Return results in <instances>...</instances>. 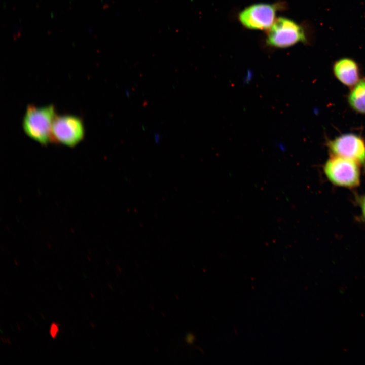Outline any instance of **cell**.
<instances>
[{
    "instance_id": "1",
    "label": "cell",
    "mask_w": 365,
    "mask_h": 365,
    "mask_svg": "<svg viewBox=\"0 0 365 365\" xmlns=\"http://www.w3.org/2000/svg\"><path fill=\"white\" fill-rule=\"evenodd\" d=\"M56 115L53 104L41 106L28 104L22 121L24 133L41 145L47 146L51 143V129Z\"/></svg>"
},
{
    "instance_id": "2",
    "label": "cell",
    "mask_w": 365,
    "mask_h": 365,
    "mask_svg": "<svg viewBox=\"0 0 365 365\" xmlns=\"http://www.w3.org/2000/svg\"><path fill=\"white\" fill-rule=\"evenodd\" d=\"M360 165L342 157L331 156L323 166L324 173L333 185L348 189L355 188L360 182Z\"/></svg>"
},
{
    "instance_id": "3",
    "label": "cell",
    "mask_w": 365,
    "mask_h": 365,
    "mask_svg": "<svg viewBox=\"0 0 365 365\" xmlns=\"http://www.w3.org/2000/svg\"><path fill=\"white\" fill-rule=\"evenodd\" d=\"M85 135L83 119L75 115H56L52 127L51 142L74 148L81 142Z\"/></svg>"
},
{
    "instance_id": "4",
    "label": "cell",
    "mask_w": 365,
    "mask_h": 365,
    "mask_svg": "<svg viewBox=\"0 0 365 365\" xmlns=\"http://www.w3.org/2000/svg\"><path fill=\"white\" fill-rule=\"evenodd\" d=\"M307 41L304 29L295 21L285 17L278 18L268 29L266 42L275 48H283Z\"/></svg>"
},
{
    "instance_id": "5",
    "label": "cell",
    "mask_w": 365,
    "mask_h": 365,
    "mask_svg": "<svg viewBox=\"0 0 365 365\" xmlns=\"http://www.w3.org/2000/svg\"><path fill=\"white\" fill-rule=\"evenodd\" d=\"M331 156L352 160L365 167V142L357 135L342 134L327 143Z\"/></svg>"
},
{
    "instance_id": "6",
    "label": "cell",
    "mask_w": 365,
    "mask_h": 365,
    "mask_svg": "<svg viewBox=\"0 0 365 365\" xmlns=\"http://www.w3.org/2000/svg\"><path fill=\"white\" fill-rule=\"evenodd\" d=\"M277 7L270 4L259 3L248 6L239 15L241 23L250 29H269L275 21Z\"/></svg>"
},
{
    "instance_id": "7",
    "label": "cell",
    "mask_w": 365,
    "mask_h": 365,
    "mask_svg": "<svg viewBox=\"0 0 365 365\" xmlns=\"http://www.w3.org/2000/svg\"><path fill=\"white\" fill-rule=\"evenodd\" d=\"M333 70L337 79L348 87H352L360 80L358 65L351 58H343L336 61Z\"/></svg>"
},
{
    "instance_id": "8",
    "label": "cell",
    "mask_w": 365,
    "mask_h": 365,
    "mask_svg": "<svg viewBox=\"0 0 365 365\" xmlns=\"http://www.w3.org/2000/svg\"><path fill=\"white\" fill-rule=\"evenodd\" d=\"M348 101L354 111L365 114V79L360 80L352 87L348 96Z\"/></svg>"
},
{
    "instance_id": "9",
    "label": "cell",
    "mask_w": 365,
    "mask_h": 365,
    "mask_svg": "<svg viewBox=\"0 0 365 365\" xmlns=\"http://www.w3.org/2000/svg\"><path fill=\"white\" fill-rule=\"evenodd\" d=\"M59 332V324L56 322L51 323L49 331V334L51 338L53 339H56Z\"/></svg>"
},
{
    "instance_id": "10",
    "label": "cell",
    "mask_w": 365,
    "mask_h": 365,
    "mask_svg": "<svg viewBox=\"0 0 365 365\" xmlns=\"http://www.w3.org/2000/svg\"><path fill=\"white\" fill-rule=\"evenodd\" d=\"M358 203L362 217L365 221V194L359 198Z\"/></svg>"
},
{
    "instance_id": "11",
    "label": "cell",
    "mask_w": 365,
    "mask_h": 365,
    "mask_svg": "<svg viewBox=\"0 0 365 365\" xmlns=\"http://www.w3.org/2000/svg\"><path fill=\"white\" fill-rule=\"evenodd\" d=\"M1 340L3 343H8L9 344L11 343L10 339L7 337H1Z\"/></svg>"
},
{
    "instance_id": "12",
    "label": "cell",
    "mask_w": 365,
    "mask_h": 365,
    "mask_svg": "<svg viewBox=\"0 0 365 365\" xmlns=\"http://www.w3.org/2000/svg\"><path fill=\"white\" fill-rule=\"evenodd\" d=\"M90 324L92 328H94V325L92 322H91Z\"/></svg>"
},
{
    "instance_id": "13",
    "label": "cell",
    "mask_w": 365,
    "mask_h": 365,
    "mask_svg": "<svg viewBox=\"0 0 365 365\" xmlns=\"http://www.w3.org/2000/svg\"><path fill=\"white\" fill-rule=\"evenodd\" d=\"M90 295H91V296L92 298H94V295H93V294L91 292H90Z\"/></svg>"
}]
</instances>
